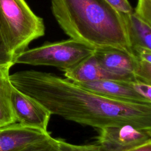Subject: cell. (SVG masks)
Instances as JSON below:
<instances>
[{
	"mask_svg": "<svg viewBox=\"0 0 151 151\" xmlns=\"http://www.w3.org/2000/svg\"><path fill=\"white\" fill-rule=\"evenodd\" d=\"M12 86L51 114L99 129L130 124L151 127V105L111 100L52 73L24 70L9 75Z\"/></svg>",
	"mask_w": 151,
	"mask_h": 151,
	"instance_id": "1",
	"label": "cell"
},
{
	"mask_svg": "<svg viewBox=\"0 0 151 151\" xmlns=\"http://www.w3.org/2000/svg\"><path fill=\"white\" fill-rule=\"evenodd\" d=\"M52 13L70 38L95 50L133 54L123 15L105 0H50Z\"/></svg>",
	"mask_w": 151,
	"mask_h": 151,
	"instance_id": "2",
	"label": "cell"
},
{
	"mask_svg": "<svg viewBox=\"0 0 151 151\" xmlns=\"http://www.w3.org/2000/svg\"><path fill=\"white\" fill-rule=\"evenodd\" d=\"M0 22L14 58L45 34L43 19L33 12L25 0H0Z\"/></svg>",
	"mask_w": 151,
	"mask_h": 151,
	"instance_id": "3",
	"label": "cell"
},
{
	"mask_svg": "<svg viewBox=\"0 0 151 151\" xmlns=\"http://www.w3.org/2000/svg\"><path fill=\"white\" fill-rule=\"evenodd\" d=\"M94 51V48L70 38L47 42L40 47L27 49L14 58V64L52 66L65 72L93 54Z\"/></svg>",
	"mask_w": 151,
	"mask_h": 151,
	"instance_id": "4",
	"label": "cell"
},
{
	"mask_svg": "<svg viewBox=\"0 0 151 151\" xmlns=\"http://www.w3.org/2000/svg\"><path fill=\"white\" fill-rule=\"evenodd\" d=\"M99 130L97 142L104 151H127L151 142V127L124 124Z\"/></svg>",
	"mask_w": 151,
	"mask_h": 151,
	"instance_id": "5",
	"label": "cell"
},
{
	"mask_svg": "<svg viewBox=\"0 0 151 151\" xmlns=\"http://www.w3.org/2000/svg\"><path fill=\"white\" fill-rule=\"evenodd\" d=\"M11 101L17 122L29 127L47 131L51 114L47 109L13 86Z\"/></svg>",
	"mask_w": 151,
	"mask_h": 151,
	"instance_id": "6",
	"label": "cell"
},
{
	"mask_svg": "<svg viewBox=\"0 0 151 151\" xmlns=\"http://www.w3.org/2000/svg\"><path fill=\"white\" fill-rule=\"evenodd\" d=\"M94 55L101 67L119 80L137 81V58L134 55L114 48L95 50Z\"/></svg>",
	"mask_w": 151,
	"mask_h": 151,
	"instance_id": "7",
	"label": "cell"
},
{
	"mask_svg": "<svg viewBox=\"0 0 151 151\" xmlns=\"http://www.w3.org/2000/svg\"><path fill=\"white\" fill-rule=\"evenodd\" d=\"M133 82L102 79L86 83H74L111 100L132 104L151 105V101L136 91Z\"/></svg>",
	"mask_w": 151,
	"mask_h": 151,
	"instance_id": "8",
	"label": "cell"
},
{
	"mask_svg": "<svg viewBox=\"0 0 151 151\" xmlns=\"http://www.w3.org/2000/svg\"><path fill=\"white\" fill-rule=\"evenodd\" d=\"M50 136L48 131L29 127L18 122L0 127V151H18Z\"/></svg>",
	"mask_w": 151,
	"mask_h": 151,
	"instance_id": "9",
	"label": "cell"
},
{
	"mask_svg": "<svg viewBox=\"0 0 151 151\" xmlns=\"http://www.w3.org/2000/svg\"><path fill=\"white\" fill-rule=\"evenodd\" d=\"M64 73L65 78L74 83H86L102 79L120 81L101 67L94 54Z\"/></svg>",
	"mask_w": 151,
	"mask_h": 151,
	"instance_id": "10",
	"label": "cell"
},
{
	"mask_svg": "<svg viewBox=\"0 0 151 151\" xmlns=\"http://www.w3.org/2000/svg\"><path fill=\"white\" fill-rule=\"evenodd\" d=\"M122 15L133 52L140 48L151 50V24L140 18L134 11Z\"/></svg>",
	"mask_w": 151,
	"mask_h": 151,
	"instance_id": "11",
	"label": "cell"
},
{
	"mask_svg": "<svg viewBox=\"0 0 151 151\" xmlns=\"http://www.w3.org/2000/svg\"><path fill=\"white\" fill-rule=\"evenodd\" d=\"M11 67H0V127L17 122L11 101L12 86L9 81Z\"/></svg>",
	"mask_w": 151,
	"mask_h": 151,
	"instance_id": "12",
	"label": "cell"
},
{
	"mask_svg": "<svg viewBox=\"0 0 151 151\" xmlns=\"http://www.w3.org/2000/svg\"><path fill=\"white\" fill-rule=\"evenodd\" d=\"M18 151H60L57 139L51 136L31 144Z\"/></svg>",
	"mask_w": 151,
	"mask_h": 151,
	"instance_id": "13",
	"label": "cell"
},
{
	"mask_svg": "<svg viewBox=\"0 0 151 151\" xmlns=\"http://www.w3.org/2000/svg\"><path fill=\"white\" fill-rule=\"evenodd\" d=\"M14 57L11 53L0 22V67L14 64Z\"/></svg>",
	"mask_w": 151,
	"mask_h": 151,
	"instance_id": "14",
	"label": "cell"
},
{
	"mask_svg": "<svg viewBox=\"0 0 151 151\" xmlns=\"http://www.w3.org/2000/svg\"><path fill=\"white\" fill-rule=\"evenodd\" d=\"M60 151H104L99 144L76 145L67 143L61 139H57Z\"/></svg>",
	"mask_w": 151,
	"mask_h": 151,
	"instance_id": "15",
	"label": "cell"
},
{
	"mask_svg": "<svg viewBox=\"0 0 151 151\" xmlns=\"http://www.w3.org/2000/svg\"><path fill=\"white\" fill-rule=\"evenodd\" d=\"M134 12L140 18L151 24V0H138Z\"/></svg>",
	"mask_w": 151,
	"mask_h": 151,
	"instance_id": "16",
	"label": "cell"
},
{
	"mask_svg": "<svg viewBox=\"0 0 151 151\" xmlns=\"http://www.w3.org/2000/svg\"><path fill=\"white\" fill-rule=\"evenodd\" d=\"M110 6L122 14H127L134 11L128 0H105Z\"/></svg>",
	"mask_w": 151,
	"mask_h": 151,
	"instance_id": "17",
	"label": "cell"
},
{
	"mask_svg": "<svg viewBox=\"0 0 151 151\" xmlns=\"http://www.w3.org/2000/svg\"><path fill=\"white\" fill-rule=\"evenodd\" d=\"M132 84L134 89L139 94L151 101V84L139 81H133Z\"/></svg>",
	"mask_w": 151,
	"mask_h": 151,
	"instance_id": "18",
	"label": "cell"
},
{
	"mask_svg": "<svg viewBox=\"0 0 151 151\" xmlns=\"http://www.w3.org/2000/svg\"><path fill=\"white\" fill-rule=\"evenodd\" d=\"M127 151H151V142L136 147Z\"/></svg>",
	"mask_w": 151,
	"mask_h": 151,
	"instance_id": "19",
	"label": "cell"
}]
</instances>
